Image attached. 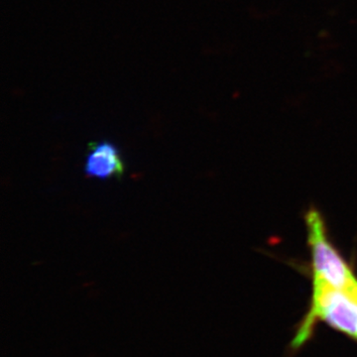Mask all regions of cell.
Masks as SVG:
<instances>
[{
    "instance_id": "obj_1",
    "label": "cell",
    "mask_w": 357,
    "mask_h": 357,
    "mask_svg": "<svg viewBox=\"0 0 357 357\" xmlns=\"http://www.w3.org/2000/svg\"><path fill=\"white\" fill-rule=\"evenodd\" d=\"M319 321L357 340V284L351 288L338 289L312 282L309 312L300 326L294 344L300 347L307 342Z\"/></svg>"
},
{
    "instance_id": "obj_2",
    "label": "cell",
    "mask_w": 357,
    "mask_h": 357,
    "mask_svg": "<svg viewBox=\"0 0 357 357\" xmlns=\"http://www.w3.org/2000/svg\"><path fill=\"white\" fill-rule=\"evenodd\" d=\"M305 220L307 244L311 253L312 282L338 289H347L356 285V274L331 241L325 220L321 213L312 208L307 211Z\"/></svg>"
},
{
    "instance_id": "obj_3",
    "label": "cell",
    "mask_w": 357,
    "mask_h": 357,
    "mask_svg": "<svg viewBox=\"0 0 357 357\" xmlns=\"http://www.w3.org/2000/svg\"><path fill=\"white\" fill-rule=\"evenodd\" d=\"M84 172L89 177L102 180L121 177L124 166L119 149L107 141L91 143L86 155Z\"/></svg>"
}]
</instances>
